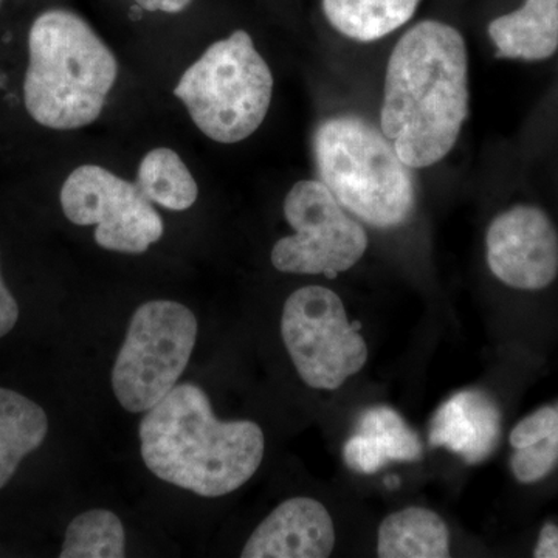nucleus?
<instances>
[{
    "label": "nucleus",
    "instance_id": "obj_12",
    "mask_svg": "<svg viewBox=\"0 0 558 558\" xmlns=\"http://www.w3.org/2000/svg\"><path fill=\"white\" fill-rule=\"evenodd\" d=\"M501 413L497 403L478 389L457 392L433 416L429 446L446 447L468 464H480L497 450Z\"/></svg>",
    "mask_w": 558,
    "mask_h": 558
},
{
    "label": "nucleus",
    "instance_id": "obj_9",
    "mask_svg": "<svg viewBox=\"0 0 558 558\" xmlns=\"http://www.w3.org/2000/svg\"><path fill=\"white\" fill-rule=\"evenodd\" d=\"M60 202L70 222L95 226V242L109 252L142 255L163 236V219L137 183L100 165H81L70 172Z\"/></svg>",
    "mask_w": 558,
    "mask_h": 558
},
{
    "label": "nucleus",
    "instance_id": "obj_22",
    "mask_svg": "<svg viewBox=\"0 0 558 558\" xmlns=\"http://www.w3.org/2000/svg\"><path fill=\"white\" fill-rule=\"evenodd\" d=\"M21 318V303L3 277L2 255H0V341L9 339L20 326Z\"/></svg>",
    "mask_w": 558,
    "mask_h": 558
},
{
    "label": "nucleus",
    "instance_id": "obj_21",
    "mask_svg": "<svg viewBox=\"0 0 558 558\" xmlns=\"http://www.w3.org/2000/svg\"><path fill=\"white\" fill-rule=\"evenodd\" d=\"M558 428L557 405L542 407V409L524 417L510 433V446L519 450L545 439Z\"/></svg>",
    "mask_w": 558,
    "mask_h": 558
},
{
    "label": "nucleus",
    "instance_id": "obj_5",
    "mask_svg": "<svg viewBox=\"0 0 558 558\" xmlns=\"http://www.w3.org/2000/svg\"><path fill=\"white\" fill-rule=\"evenodd\" d=\"M202 134L233 145L259 130L270 109L274 75L245 31L216 40L172 90Z\"/></svg>",
    "mask_w": 558,
    "mask_h": 558
},
{
    "label": "nucleus",
    "instance_id": "obj_10",
    "mask_svg": "<svg viewBox=\"0 0 558 558\" xmlns=\"http://www.w3.org/2000/svg\"><path fill=\"white\" fill-rule=\"evenodd\" d=\"M487 264L509 288L542 290L558 275V231L543 209L532 205L501 213L487 230Z\"/></svg>",
    "mask_w": 558,
    "mask_h": 558
},
{
    "label": "nucleus",
    "instance_id": "obj_15",
    "mask_svg": "<svg viewBox=\"0 0 558 558\" xmlns=\"http://www.w3.org/2000/svg\"><path fill=\"white\" fill-rule=\"evenodd\" d=\"M49 429V414L40 403L17 389L0 387V492L46 444Z\"/></svg>",
    "mask_w": 558,
    "mask_h": 558
},
{
    "label": "nucleus",
    "instance_id": "obj_11",
    "mask_svg": "<svg viewBox=\"0 0 558 558\" xmlns=\"http://www.w3.org/2000/svg\"><path fill=\"white\" fill-rule=\"evenodd\" d=\"M336 546V527L328 509L312 498L281 502L255 529L241 557L326 558Z\"/></svg>",
    "mask_w": 558,
    "mask_h": 558
},
{
    "label": "nucleus",
    "instance_id": "obj_13",
    "mask_svg": "<svg viewBox=\"0 0 558 558\" xmlns=\"http://www.w3.org/2000/svg\"><path fill=\"white\" fill-rule=\"evenodd\" d=\"M344 462L362 475H374L389 462H416L422 444L398 411L373 407L363 411L357 429L344 442Z\"/></svg>",
    "mask_w": 558,
    "mask_h": 558
},
{
    "label": "nucleus",
    "instance_id": "obj_6",
    "mask_svg": "<svg viewBox=\"0 0 558 558\" xmlns=\"http://www.w3.org/2000/svg\"><path fill=\"white\" fill-rule=\"evenodd\" d=\"M197 340L196 315L178 301L142 304L112 369V388L130 413H146L170 395L189 365Z\"/></svg>",
    "mask_w": 558,
    "mask_h": 558
},
{
    "label": "nucleus",
    "instance_id": "obj_23",
    "mask_svg": "<svg viewBox=\"0 0 558 558\" xmlns=\"http://www.w3.org/2000/svg\"><path fill=\"white\" fill-rule=\"evenodd\" d=\"M534 557L558 558V527L554 524H545L539 531L537 546L534 549Z\"/></svg>",
    "mask_w": 558,
    "mask_h": 558
},
{
    "label": "nucleus",
    "instance_id": "obj_19",
    "mask_svg": "<svg viewBox=\"0 0 558 558\" xmlns=\"http://www.w3.org/2000/svg\"><path fill=\"white\" fill-rule=\"evenodd\" d=\"M126 550L123 524L110 510L81 513L65 529L61 558H121Z\"/></svg>",
    "mask_w": 558,
    "mask_h": 558
},
{
    "label": "nucleus",
    "instance_id": "obj_16",
    "mask_svg": "<svg viewBox=\"0 0 558 558\" xmlns=\"http://www.w3.org/2000/svg\"><path fill=\"white\" fill-rule=\"evenodd\" d=\"M377 556L381 558H446L450 556L449 527L438 513L407 508L391 513L379 527Z\"/></svg>",
    "mask_w": 558,
    "mask_h": 558
},
{
    "label": "nucleus",
    "instance_id": "obj_3",
    "mask_svg": "<svg viewBox=\"0 0 558 558\" xmlns=\"http://www.w3.org/2000/svg\"><path fill=\"white\" fill-rule=\"evenodd\" d=\"M119 62L83 17L49 10L28 33L24 105L40 126L75 131L100 119Z\"/></svg>",
    "mask_w": 558,
    "mask_h": 558
},
{
    "label": "nucleus",
    "instance_id": "obj_8",
    "mask_svg": "<svg viewBox=\"0 0 558 558\" xmlns=\"http://www.w3.org/2000/svg\"><path fill=\"white\" fill-rule=\"evenodd\" d=\"M284 218L295 233L271 248V264L282 274L333 278L352 269L368 248L365 229L322 180H300L292 186Z\"/></svg>",
    "mask_w": 558,
    "mask_h": 558
},
{
    "label": "nucleus",
    "instance_id": "obj_7",
    "mask_svg": "<svg viewBox=\"0 0 558 558\" xmlns=\"http://www.w3.org/2000/svg\"><path fill=\"white\" fill-rule=\"evenodd\" d=\"M281 336L307 387L333 391L366 365L368 347L333 290L306 286L286 301Z\"/></svg>",
    "mask_w": 558,
    "mask_h": 558
},
{
    "label": "nucleus",
    "instance_id": "obj_17",
    "mask_svg": "<svg viewBox=\"0 0 558 558\" xmlns=\"http://www.w3.org/2000/svg\"><path fill=\"white\" fill-rule=\"evenodd\" d=\"M418 2L421 0H323V10L341 35L371 43L405 25Z\"/></svg>",
    "mask_w": 558,
    "mask_h": 558
},
{
    "label": "nucleus",
    "instance_id": "obj_18",
    "mask_svg": "<svg viewBox=\"0 0 558 558\" xmlns=\"http://www.w3.org/2000/svg\"><path fill=\"white\" fill-rule=\"evenodd\" d=\"M135 183L153 204L172 211H185L199 196L196 180L185 161L170 148L149 150L140 161Z\"/></svg>",
    "mask_w": 558,
    "mask_h": 558
},
{
    "label": "nucleus",
    "instance_id": "obj_1",
    "mask_svg": "<svg viewBox=\"0 0 558 558\" xmlns=\"http://www.w3.org/2000/svg\"><path fill=\"white\" fill-rule=\"evenodd\" d=\"M469 116V57L457 28L414 25L388 61L380 126L410 168L439 163Z\"/></svg>",
    "mask_w": 558,
    "mask_h": 558
},
{
    "label": "nucleus",
    "instance_id": "obj_24",
    "mask_svg": "<svg viewBox=\"0 0 558 558\" xmlns=\"http://www.w3.org/2000/svg\"><path fill=\"white\" fill-rule=\"evenodd\" d=\"M140 9L146 11H161V13H180L189 5L193 0H134Z\"/></svg>",
    "mask_w": 558,
    "mask_h": 558
},
{
    "label": "nucleus",
    "instance_id": "obj_20",
    "mask_svg": "<svg viewBox=\"0 0 558 558\" xmlns=\"http://www.w3.org/2000/svg\"><path fill=\"white\" fill-rule=\"evenodd\" d=\"M557 464L558 428L545 439L517 450L510 459L513 475L523 484L537 483L546 478Z\"/></svg>",
    "mask_w": 558,
    "mask_h": 558
},
{
    "label": "nucleus",
    "instance_id": "obj_4",
    "mask_svg": "<svg viewBox=\"0 0 558 558\" xmlns=\"http://www.w3.org/2000/svg\"><path fill=\"white\" fill-rule=\"evenodd\" d=\"M319 180L348 211L377 229L405 222L414 208L413 168L384 132L359 117L323 121L314 134Z\"/></svg>",
    "mask_w": 558,
    "mask_h": 558
},
{
    "label": "nucleus",
    "instance_id": "obj_14",
    "mask_svg": "<svg viewBox=\"0 0 558 558\" xmlns=\"http://www.w3.org/2000/svg\"><path fill=\"white\" fill-rule=\"evenodd\" d=\"M497 57L545 61L558 50V0H524L521 9L488 24Z\"/></svg>",
    "mask_w": 558,
    "mask_h": 558
},
{
    "label": "nucleus",
    "instance_id": "obj_2",
    "mask_svg": "<svg viewBox=\"0 0 558 558\" xmlns=\"http://www.w3.org/2000/svg\"><path fill=\"white\" fill-rule=\"evenodd\" d=\"M146 468L205 498L244 486L264 458V433L252 421H219L204 389L180 384L140 424Z\"/></svg>",
    "mask_w": 558,
    "mask_h": 558
}]
</instances>
